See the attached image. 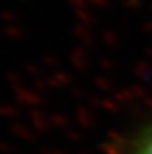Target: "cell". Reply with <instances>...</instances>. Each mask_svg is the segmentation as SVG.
Listing matches in <instances>:
<instances>
[{
    "mask_svg": "<svg viewBox=\"0 0 152 154\" xmlns=\"http://www.w3.org/2000/svg\"><path fill=\"white\" fill-rule=\"evenodd\" d=\"M131 154H152V128L136 143Z\"/></svg>",
    "mask_w": 152,
    "mask_h": 154,
    "instance_id": "6da1fadb",
    "label": "cell"
}]
</instances>
